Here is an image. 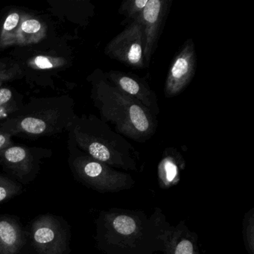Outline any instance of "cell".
Segmentation results:
<instances>
[{
	"mask_svg": "<svg viewBox=\"0 0 254 254\" xmlns=\"http://www.w3.org/2000/svg\"><path fill=\"white\" fill-rule=\"evenodd\" d=\"M101 247L108 254H156L164 251L171 227L160 209L148 215L143 211L112 209L99 220Z\"/></svg>",
	"mask_w": 254,
	"mask_h": 254,
	"instance_id": "1",
	"label": "cell"
},
{
	"mask_svg": "<svg viewBox=\"0 0 254 254\" xmlns=\"http://www.w3.org/2000/svg\"><path fill=\"white\" fill-rule=\"evenodd\" d=\"M94 90L102 121L111 123L117 133L139 143L153 137L157 117L140 102L113 85L102 72L96 77Z\"/></svg>",
	"mask_w": 254,
	"mask_h": 254,
	"instance_id": "2",
	"label": "cell"
},
{
	"mask_svg": "<svg viewBox=\"0 0 254 254\" xmlns=\"http://www.w3.org/2000/svg\"><path fill=\"white\" fill-rule=\"evenodd\" d=\"M81 146L90 157L116 169L137 171L139 153L107 123L95 117L87 120Z\"/></svg>",
	"mask_w": 254,
	"mask_h": 254,
	"instance_id": "3",
	"label": "cell"
},
{
	"mask_svg": "<svg viewBox=\"0 0 254 254\" xmlns=\"http://www.w3.org/2000/svg\"><path fill=\"white\" fill-rule=\"evenodd\" d=\"M74 166L79 178L89 187L100 192H118L129 190L135 184L131 175L90 157L77 159Z\"/></svg>",
	"mask_w": 254,
	"mask_h": 254,
	"instance_id": "4",
	"label": "cell"
},
{
	"mask_svg": "<svg viewBox=\"0 0 254 254\" xmlns=\"http://www.w3.org/2000/svg\"><path fill=\"white\" fill-rule=\"evenodd\" d=\"M144 48L143 25L138 17L108 43L105 53L110 59L120 62L127 67L142 69L146 68Z\"/></svg>",
	"mask_w": 254,
	"mask_h": 254,
	"instance_id": "5",
	"label": "cell"
},
{
	"mask_svg": "<svg viewBox=\"0 0 254 254\" xmlns=\"http://www.w3.org/2000/svg\"><path fill=\"white\" fill-rule=\"evenodd\" d=\"M197 69V54L192 39H188L175 55L165 81L164 94L173 98L190 85Z\"/></svg>",
	"mask_w": 254,
	"mask_h": 254,
	"instance_id": "6",
	"label": "cell"
},
{
	"mask_svg": "<svg viewBox=\"0 0 254 254\" xmlns=\"http://www.w3.org/2000/svg\"><path fill=\"white\" fill-rule=\"evenodd\" d=\"M172 0H148L139 17L145 36L144 61L148 67L158 46L159 40L169 14Z\"/></svg>",
	"mask_w": 254,
	"mask_h": 254,
	"instance_id": "7",
	"label": "cell"
},
{
	"mask_svg": "<svg viewBox=\"0 0 254 254\" xmlns=\"http://www.w3.org/2000/svg\"><path fill=\"white\" fill-rule=\"evenodd\" d=\"M105 76L113 85L140 102L155 117L160 114L157 95L145 78L136 74L118 70L105 72Z\"/></svg>",
	"mask_w": 254,
	"mask_h": 254,
	"instance_id": "8",
	"label": "cell"
},
{
	"mask_svg": "<svg viewBox=\"0 0 254 254\" xmlns=\"http://www.w3.org/2000/svg\"><path fill=\"white\" fill-rule=\"evenodd\" d=\"M34 245L39 254H64L66 249V237L59 221L44 215L32 227Z\"/></svg>",
	"mask_w": 254,
	"mask_h": 254,
	"instance_id": "9",
	"label": "cell"
},
{
	"mask_svg": "<svg viewBox=\"0 0 254 254\" xmlns=\"http://www.w3.org/2000/svg\"><path fill=\"white\" fill-rule=\"evenodd\" d=\"M163 254H201L198 238L184 223L171 225L164 238Z\"/></svg>",
	"mask_w": 254,
	"mask_h": 254,
	"instance_id": "10",
	"label": "cell"
},
{
	"mask_svg": "<svg viewBox=\"0 0 254 254\" xmlns=\"http://www.w3.org/2000/svg\"><path fill=\"white\" fill-rule=\"evenodd\" d=\"M184 166L181 154L174 148H167L158 166L159 182L161 187L166 189L176 184L180 171Z\"/></svg>",
	"mask_w": 254,
	"mask_h": 254,
	"instance_id": "11",
	"label": "cell"
},
{
	"mask_svg": "<svg viewBox=\"0 0 254 254\" xmlns=\"http://www.w3.org/2000/svg\"><path fill=\"white\" fill-rule=\"evenodd\" d=\"M19 224L9 218H0V254H17L23 245Z\"/></svg>",
	"mask_w": 254,
	"mask_h": 254,
	"instance_id": "12",
	"label": "cell"
},
{
	"mask_svg": "<svg viewBox=\"0 0 254 254\" xmlns=\"http://www.w3.org/2000/svg\"><path fill=\"white\" fill-rule=\"evenodd\" d=\"M4 158L8 164L23 175H26L30 171L27 153L21 147L8 148L4 153Z\"/></svg>",
	"mask_w": 254,
	"mask_h": 254,
	"instance_id": "13",
	"label": "cell"
},
{
	"mask_svg": "<svg viewBox=\"0 0 254 254\" xmlns=\"http://www.w3.org/2000/svg\"><path fill=\"white\" fill-rule=\"evenodd\" d=\"M148 0H126L122 2L118 13L125 17L121 25L127 26L130 22L136 20L146 5Z\"/></svg>",
	"mask_w": 254,
	"mask_h": 254,
	"instance_id": "14",
	"label": "cell"
},
{
	"mask_svg": "<svg viewBox=\"0 0 254 254\" xmlns=\"http://www.w3.org/2000/svg\"><path fill=\"white\" fill-rule=\"evenodd\" d=\"M244 241L249 254H254V209L245 214L244 218Z\"/></svg>",
	"mask_w": 254,
	"mask_h": 254,
	"instance_id": "15",
	"label": "cell"
},
{
	"mask_svg": "<svg viewBox=\"0 0 254 254\" xmlns=\"http://www.w3.org/2000/svg\"><path fill=\"white\" fill-rule=\"evenodd\" d=\"M20 190V187L15 183L0 176V203L14 197Z\"/></svg>",
	"mask_w": 254,
	"mask_h": 254,
	"instance_id": "16",
	"label": "cell"
},
{
	"mask_svg": "<svg viewBox=\"0 0 254 254\" xmlns=\"http://www.w3.org/2000/svg\"><path fill=\"white\" fill-rule=\"evenodd\" d=\"M21 127L29 133L39 134L45 131L46 123L38 119L27 118L22 121Z\"/></svg>",
	"mask_w": 254,
	"mask_h": 254,
	"instance_id": "17",
	"label": "cell"
},
{
	"mask_svg": "<svg viewBox=\"0 0 254 254\" xmlns=\"http://www.w3.org/2000/svg\"><path fill=\"white\" fill-rule=\"evenodd\" d=\"M22 30L26 33H36L41 29V25L36 20H28L23 22L21 26Z\"/></svg>",
	"mask_w": 254,
	"mask_h": 254,
	"instance_id": "18",
	"label": "cell"
},
{
	"mask_svg": "<svg viewBox=\"0 0 254 254\" xmlns=\"http://www.w3.org/2000/svg\"><path fill=\"white\" fill-rule=\"evenodd\" d=\"M20 20V16L17 13L10 14L4 23V29L6 31L13 30L17 26Z\"/></svg>",
	"mask_w": 254,
	"mask_h": 254,
	"instance_id": "19",
	"label": "cell"
},
{
	"mask_svg": "<svg viewBox=\"0 0 254 254\" xmlns=\"http://www.w3.org/2000/svg\"><path fill=\"white\" fill-rule=\"evenodd\" d=\"M35 64L41 69H48L53 67L52 62L47 58L44 56H38L35 60Z\"/></svg>",
	"mask_w": 254,
	"mask_h": 254,
	"instance_id": "20",
	"label": "cell"
},
{
	"mask_svg": "<svg viewBox=\"0 0 254 254\" xmlns=\"http://www.w3.org/2000/svg\"><path fill=\"white\" fill-rule=\"evenodd\" d=\"M12 93L8 89H1L0 90V106L7 103L11 99Z\"/></svg>",
	"mask_w": 254,
	"mask_h": 254,
	"instance_id": "21",
	"label": "cell"
},
{
	"mask_svg": "<svg viewBox=\"0 0 254 254\" xmlns=\"http://www.w3.org/2000/svg\"><path fill=\"white\" fill-rule=\"evenodd\" d=\"M6 138L3 135H0V148L5 146L6 145Z\"/></svg>",
	"mask_w": 254,
	"mask_h": 254,
	"instance_id": "22",
	"label": "cell"
}]
</instances>
